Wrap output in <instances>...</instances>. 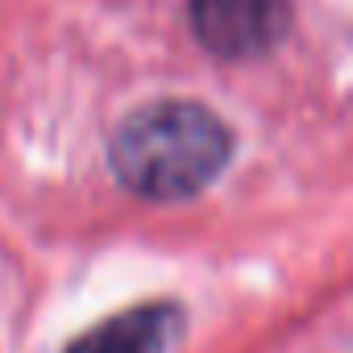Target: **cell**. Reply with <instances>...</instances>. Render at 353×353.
Here are the masks:
<instances>
[{
    "instance_id": "obj_3",
    "label": "cell",
    "mask_w": 353,
    "mask_h": 353,
    "mask_svg": "<svg viewBox=\"0 0 353 353\" xmlns=\"http://www.w3.org/2000/svg\"><path fill=\"white\" fill-rule=\"evenodd\" d=\"M179 332L174 307H133L83 332L67 353H166Z\"/></svg>"
},
{
    "instance_id": "obj_1",
    "label": "cell",
    "mask_w": 353,
    "mask_h": 353,
    "mask_svg": "<svg viewBox=\"0 0 353 353\" xmlns=\"http://www.w3.org/2000/svg\"><path fill=\"white\" fill-rule=\"evenodd\" d=\"M233 154L229 125L196 100L137 108L112 137L117 179L145 200H188L204 192Z\"/></svg>"
},
{
    "instance_id": "obj_2",
    "label": "cell",
    "mask_w": 353,
    "mask_h": 353,
    "mask_svg": "<svg viewBox=\"0 0 353 353\" xmlns=\"http://www.w3.org/2000/svg\"><path fill=\"white\" fill-rule=\"evenodd\" d=\"M196 38L221 59H254L283 42L291 26L287 0H192Z\"/></svg>"
}]
</instances>
